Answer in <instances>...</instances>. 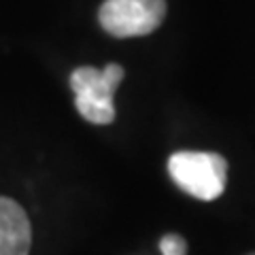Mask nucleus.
I'll list each match as a JSON object with an SVG mask.
<instances>
[{
    "instance_id": "nucleus-1",
    "label": "nucleus",
    "mask_w": 255,
    "mask_h": 255,
    "mask_svg": "<svg viewBox=\"0 0 255 255\" xmlns=\"http://www.w3.org/2000/svg\"><path fill=\"white\" fill-rule=\"evenodd\" d=\"M124 68L119 64H109L105 68L81 66L70 75V87L75 92L77 111L96 126H107L115 119L113 96L124 81Z\"/></svg>"
},
{
    "instance_id": "nucleus-2",
    "label": "nucleus",
    "mask_w": 255,
    "mask_h": 255,
    "mask_svg": "<svg viewBox=\"0 0 255 255\" xmlns=\"http://www.w3.org/2000/svg\"><path fill=\"white\" fill-rule=\"evenodd\" d=\"M172 181L198 200H217L226 189L228 162L211 151H177L168 159Z\"/></svg>"
},
{
    "instance_id": "nucleus-3",
    "label": "nucleus",
    "mask_w": 255,
    "mask_h": 255,
    "mask_svg": "<svg viewBox=\"0 0 255 255\" xmlns=\"http://www.w3.org/2000/svg\"><path fill=\"white\" fill-rule=\"evenodd\" d=\"M166 15V0H105L98 11L100 26L111 36L151 34Z\"/></svg>"
},
{
    "instance_id": "nucleus-4",
    "label": "nucleus",
    "mask_w": 255,
    "mask_h": 255,
    "mask_svg": "<svg viewBox=\"0 0 255 255\" xmlns=\"http://www.w3.org/2000/svg\"><path fill=\"white\" fill-rule=\"evenodd\" d=\"M32 228L28 215L11 198H0V255H28Z\"/></svg>"
},
{
    "instance_id": "nucleus-5",
    "label": "nucleus",
    "mask_w": 255,
    "mask_h": 255,
    "mask_svg": "<svg viewBox=\"0 0 255 255\" xmlns=\"http://www.w3.org/2000/svg\"><path fill=\"white\" fill-rule=\"evenodd\" d=\"M159 251H162V255H185L187 243L179 234H166L159 241Z\"/></svg>"
},
{
    "instance_id": "nucleus-6",
    "label": "nucleus",
    "mask_w": 255,
    "mask_h": 255,
    "mask_svg": "<svg viewBox=\"0 0 255 255\" xmlns=\"http://www.w3.org/2000/svg\"><path fill=\"white\" fill-rule=\"evenodd\" d=\"M249 255H255V253H249Z\"/></svg>"
}]
</instances>
